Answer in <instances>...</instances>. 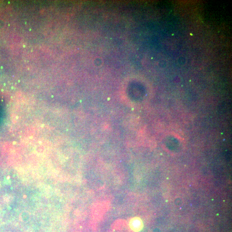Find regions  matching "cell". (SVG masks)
<instances>
[{
  "instance_id": "obj_1",
  "label": "cell",
  "mask_w": 232,
  "mask_h": 232,
  "mask_svg": "<svg viewBox=\"0 0 232 232\" xmlns=\"http://www.w3.org/2000/svg\"><path fill=\"white\" fill-rule=\"evenodd\" d=\"M130 226L134 230H139L142 227L141 221L138 218L132 219L130 222Z\"/></svg>"
}]
</instances>
